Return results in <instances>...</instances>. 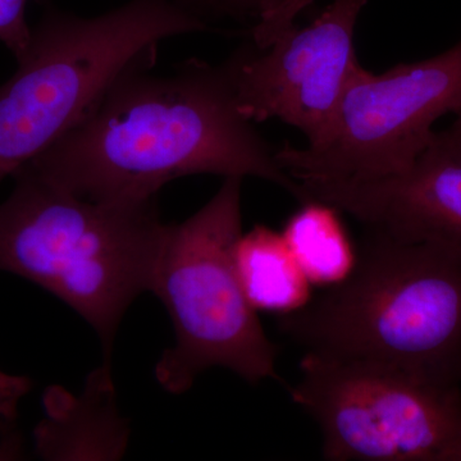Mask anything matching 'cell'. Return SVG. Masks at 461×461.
<instances>
[{"instance_id": "obj_1", "label": "cell", "mask_w": 461, "mask_h": 461, "mask_svg": "<svg viewBox=\"0 0 461 461\" xmlns=\"http://www.w3.org/2000/svg\"><path fill=\"white\" fill-rule=\"evenodd\" d=\"M124 71L74 129L27 163L45 180L95 202H148L191 175L258 177L299 196V184L238 109L229 67L186 60Z\"/></svg>"}, {"instance_id": "obj_2", "label": "cell", "mask_w": 461, "mask_h": 461, "mask_svg": "<svg viewBox=\"0 0 461 461\" xmlns=\"http://www.w3.org/2000/svg\"><path fill=\"white\" fill-rule=\"evenodd\" d=\"M0 204V271L33 282L98 333L111 366L115 333L133 300L151 291L169 224L154 200L95 202L23 166Z\"/></svg>"}, {"instance_id": "obj_3", "label": "cell", "mask_w": 461, "mask_h": 461, "mask_svg": "<svg viewBox=\"0 0 461 461\" xmlns=\"http://www.w3.org/2000/svg\"><path fill=\"white\" fill-rule=\"evenodd\" d=\"M278 327L309 353L461 384V257L369 230L353 273Z\"/></svg>"}, {"instance_id": "obj_4", "label": "cell", "mask_w": 461, "mask_h": 461, "mask_svg": "<svg viewBox=\"0 0 461 461\" xmlns=\"http://www.w3.org/2000/svg\"><path fill=\"white\" fill-rule=\"evenodd\" d=\"M206 29L175 0H130L95 17L47 5L17 71L0 85V182L74 129L118 76L156 62L160 41Z\"/></svg>"}, {"instance_id": "obj_5", "label": "cell", "mask_w": 461, "mask_h": 461, "mask_svg": "<svg viewBox=\"0 0 461 461\" xmlns=\"http://www.w3.org/2000/svg\"><path fill=\"white\" fill-rule=\"evenodd\" d=\"M242 180L224 178L200 211L169 224L158 257L151 293L168 311L176 344L158 360L156 378L173 395L186 393L213 366L253 384L278 379L277 346L264 332L236 271Z\"/></svg>"}, {"instance_id": "obj_6", "label": "cell", "mask_w": 461, "mask_h": 461, "mask_svg": "<svg viewBox=\"0 0 461 461\" xmlns=\"http://www.w3.org/2000/svg\"><path fill=\"white\" fill-rule=\"evenodd\" d=\"M291 399L330 461H461V384L306 351Z\"/></svg>"}, {"instance_id": "obj_7", "label": "cell", "mask_w": 461, "mask_h": 461, "mask_svg": "<svg viewBox=\"0 0 461 461\" xmlns=\"http://www.w3.org/2000/svg\"><path fill=\"white\" fill-rule=\"evenodd\" d=\"M451 112H461V39L438 56L384 74L360 69L320 140L285 145L276 160L296 182L399 175L429 147L436 121Z\"/></svg>"}, {"instance_id": "obj_8", "label": "cell", "mask_w": 461, "mask_h": 461, "mask_svg": "<svg viewBox=\"0 0 461 461\" xmlns=\"http://www.w3.org/2000/svg\"><path fill=\"white\" fill-rule=\"evenodd\" d=\"M366 0H333L311 25L293 23L267 47L249 41L226 60L240 113L250 122L277 118L321 138L346 89L363 68L355 27Z\"/></svg>"}, {"instance_id": "obj_9", "label": "cell", "mask_w": 461, "mask_h": 461, "mask_svg": "<svg viewBox=\"0 0 461 461\" xmlns=\"http://www.w3.org/2000/svg\"><path fill=\"white\" fill-rule=\"evenodd\" d=\"M315 199L388 238L423 242L461 257V135L435 131L405 172L375 180L299 182V200Z\"/></svg>"}, {"instance_id": "obj_10", "label": "cell", "mask_w": 461, "mask_h": 461, "mask_svg": "<svg viewBox=\"0 0 461 461\" xmlns=\"http://www.w3.org/2000/svg\"><path fill=\"white\" fill-rule=\"evenodd\" d=\"M47 418L36 429V450L44 459H120L129 429L118 415L111 366L103 364L87 379L84 395L59 387L45 393Z\"/></svg>"}, {"instance_id": "obj_11", "label": "cell", "mask_w": 461, "mask_h": 461, "mask_svg": "<svg viewBox=\"0 0 461 461\" xmlns=\"http://www.w3.org/2000/svg\"><path fill=\"white\" fill-rule=\"evenodd\" d=\"M240 284L257 312L286 315L311 303L312 284L282 233L267 226L242 232L235 248Z\"/></svg>"}, {"instance_id": "obj_12", "label": "cell", "mask_w": 461, "mask_h": 461, "mask_svg": "<svg viewBox=\"0 0 461 461\" xmlns=\"http://www.w3.org/2000/svg\"><path fill=\"white\" fill-rule=\"evenodd\" d=\"M282 230L305 277L317 286L335 287L353 273L357 254L335 206L308 199Z\"/></svg>"}, {"instance_id": "obj_13", "label": "cell", "mask_w": 461, "mask_h": 461, "mask_svg": "<svg viewBox=\"0 0 461 461\" xmlns=\"http://www.w3.org/2000/svg\"><path fill=\"white\" fill-rule=\"evenodd\" d=\"M30 2L32 0H0V42L17 60L25 56L32 44V29L26 21Z\"/></svg>"}, {"instance_id": "obj_14", "label": "cell", "mask_w": 461, "mask_h": 461, "mask_svg": "<svg viewBox=\"0 0 461 461\" xmlns=\"http://www.w3.org/2000/svg\"><path fill=\"white\" fill-rule=\"evenodd\" d=\"M230 16L256 17L257 20L272 14L287 0H223Z\"/></svg>"}, {"instance_id": "obj_15", "label": "cell", "mask_w": 461, "mask_h": 461, "mask_svg": "<svg viewBox=\"0 0 461 461\" xmlns=\"http://www.w3.org/2000/svg\"><path fill=\"white\" fill-rule=\"evenodd\" d=\"M175 2L180 3L204 18L227 16L223 0H175Z\"/></svg>"}, {"instance_id": "obj_16", "label": "cell", "mask_w": 461, "mask_h": 461, "mask_svg": "<svg viewBox=\"0 0 461 461\" xmlns=\"http://www.w3.org/2000/svg\"><path fill=\"white\" fill-rule=\"evenodd\" d=\"M450 129L461 135V112L456 114V120H455V122L451 124Z\"/></svg>"}, {"instance_id": "obj_17", "label": "cell", "mask_w": 461, "mask_h": 461, "mask_svg": "<svg viewBox=\"0 0 461 461\" xmlns=\"http://www.w3.org/2000/svg\"><path fill=\"white\" fill-rule=\"evenodd\" d=\"M306 2H313V0H306Z\"/></svg>"}]
</instances>
